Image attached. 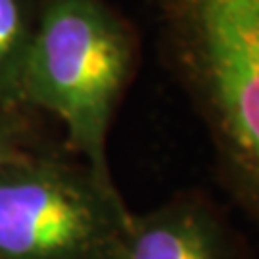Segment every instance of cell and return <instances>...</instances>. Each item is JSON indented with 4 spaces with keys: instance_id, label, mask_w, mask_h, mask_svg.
<instances>
[{
    "instance_id": "1",
    "label": "cell",
    "mask_w": 259,
    "mask_h": 259,
    "mask_svg": "<svg viewBox=\"0 0 259 259\" xmlns=\"http://www.w3.org/2000/svg\"><path fill=\"white\" fill-rule=\"evenodd\" d=\"M221 190L259 229V0H146Z\"/></svg>"
},
{
    "instance_id": "2",
    "label": "cell",
    "mask_w": 259,
    "mask_h": 259,
    "mask_svg": "<svg viewBox=\"0 0 259 259\" xmlns=\"http://www.w3.org/2000/svg\"><path fill=\"white\" fill-rule=\"evenodd\" d=\"M137 65L139 35L108 0H42L23 104L54 115L69 150L108 185V139Z\"/></svg>"
},
{
    "instance_id": "3",
    "label": "cell",
    "mask_w": 259,
    "mask_h": 259,
    "mask_svg": "<svg viewBox=\"0 0 259 259\" xmlns=\"http://www.w3.org/2000/svg\"><path fill=\"white\" fill-rule=\"evenodd\" d=\"M131 217L81 159L29 152L0 167V259H115Z\"/></svg>"
},
{
    "instance_id": "4",
    "label": "cell",
    "mask_w": 259,
    "mask_h": 259,
    "mask_svg": "<svg viewBox=\"0 0 259 259\" xmlns=\"http://www.w3.org/2000/svg\"><path fill=\"white\" fill-rule=\"evenodd\" d=\"M219 207L202 190H186L144 215H133L115 259H232Z\"/></svg>"
},
{
    "instance_id": "5",
    "label": "cell",
    "mask_w": 259,
    "mask_h": 259,
    "mask_svg": "<svg viewBox=\"0 0 259 259\" xmlns=\"http://www.w3.org/2000/svg\"><path fill=\"white\" fill-rule=\"evenodd\" d=\"M42 0H0V108L21 110L23 71Z\"/></svg>"
},
{
    "instance_id": "6",
    "label": "cell",
    "mask_w": 259,
    "mask_h": 259,
    "mask_svg": "<svg viewBox=\"0 0 259 259\" xmlns=\"http://www.w3.org/2000/svg\"><path fill=\"white\" fill-rule=\"evenodd\" d=\"M29 152L25 123L19 117V110L0 108V167Z\"/></svg>"
}]
</instances>
